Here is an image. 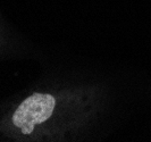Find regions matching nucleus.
Returning a JSON list of instances; mask_svg holds the SVG:
<instances>
[{"label": "nucleus", "mask_w": 151, "mask_h": 142, "mask_svg": "<svg viewBox=\"0 0 151 142\" xmlns=\"http://www.w3.org/2000/svg\"><path fill=\"white\" fill-rule=\"evenodd\" d=\"M57 98L51 93L35 92L23 100L13 114V124L24 135L34 133L37 127L51 120L57 108Z\"/></svg>", "instance_id": "obj_1"}]
</instances>
